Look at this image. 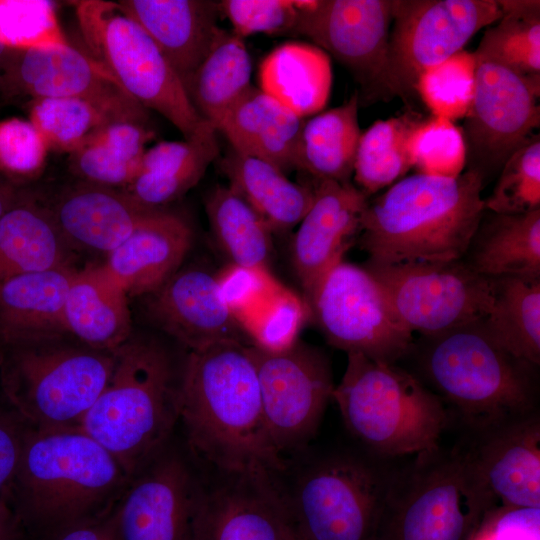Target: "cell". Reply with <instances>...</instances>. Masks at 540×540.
Here are the masks:
<instances>
[{"label": "cell", "mask_w": 540, "mask_h": 540, "mask_svg": "<svg viewBox=\"0 0 540 540\" xmlns=\"http://www.w3.org/2000/svg\"><path fill=\"white\" fill-rule=\"evenodd\" d=\"M192 239L181 215L153 209L101 265L127 296L152 294L179 270Z\"/></svg>", "instance_id": "cell-23"}, {"label": "cell", "mask_w": 540, "mask_h": 540, "mask_svg": "<svg viewBox=\"0 0 540 540\" xmlns=\"http://www.w3.org/2000/svg\"><path fill=\"white\" fill-rule=\"evenodd\" d=\"M363 267L412 334L439 335L483 319L491 306L493 278L477 273L463 259L395 264L367 260Z\"/></svg>", "instance_id": "cell-11"}, {"label": "cell", "mask_w": 540, "mask_h": 540, "mask_svg": "<svg viewBox=\"0 0 540 540\" xmlns=\"http://www.w3.org/2000/svg\"><path fill=\"white\" fill-rule=\"evenodd\" d=\"M130 479L80 428H30L7 497L22 527L53 539L111 514Z\"/></svg>", "instance_id": "cell-2"}, {"label": "cell", "mask_w": 540, "mask_h": 540, "mask_svg": "<svg viewBox=\"0 0 540 540\" xmlns=\"http://www.w3.org/2000/svg\"><path fill=\"white\" fill-rule=\"evenodd\" d=\"M221 172L271 232H285L300 223L314 200V188L292 182L275 165L233 149L220 160Z\"/></svg>", "instance_id": "cell-30"}, {"label": "cell", "mask_w": 540, "mask_h": 540, "mask_svg": "<svg viewBox=\"0 0 540 540\" xmlns=\"http://www.w3.org/2000/svg\"><path fill=\"white\" fill-rule=\"evenodd\" d=\"M409 151L417 173L455 178L466 167L463 132L453 121L442 117L421 121L410 137Z\"/></svg>", "instance_id": "cell-44"}, {"label": "cell", "mask_w": 540, "mask_h": 540, "mask_svg": "<svg viewBox=\"0 0 540 540\" xmlns=\"http://www.w3.org/2000/svg\"><path fill=\"white\" fill-rule=\"evenodd\" d=\"M484 529H476L469 540H539V509H518L502 506Z\"/></svg>", "instance_id": "cell-49"}, {"label": "cell", "mask_w": 540, "mask_h": 540, "mask_svg": "<svg viewBox=\"0 0 540 540\" xmlns=\"http://www.w3.org/2000/svg\"><path fill=\"white\" fill-rule=\"evenodd\" d=\"M120 8L160 48L184 87L221 29L219 6L210 0H121Z\"/></svg>", "instance_id": "cell-25"}, {"label": "cell", "mask_w": 540, "mask_h": 540, "mask_svg": "<svg viewBox=\"0 0 540 540\" xmlns=\"http://www.w3.org/2000/svg\"><path fill=\"white\" fill-rule=\"evenodd\" d=\"M68 247L50 209L20 194L0 218V285L22 274L68 265Z\"/></svg>", "instance_id": "cell-33"}, {"label": "cell", "mask_w": 540, "mask_h": 540, "mask_svg": "<svg viewBox=\"0 0 540 540\" xmlns=\"http://www.w3.org/2000/svg\"><path fill=\"white\" fill-rule=\"evenodd\" d=\"M259 89L304 119L327 104L332 86L329 55L314 44L290 41L261 62Z\"/></svg>", "instance_id": "cell-31"}, {"label": "cell", "mask_w": 540, "mask_h": 540, "mask_svg": "<svg viewBox=\"0 0 540 540\" xmlns=\"http://www.w3.org/2000/svg\"><path fill=\"white\" fill-rule=\"evenodd\" d=\"M268 309L248 325L245 332L253 337L252 345L269 350L284 349L296 341L295 335L303 321V306L297 298L280 291Z\"/></svg>", "instance_id": "cell-48"}, {"label": "cell", "mask_w": 540, "mask_h": 540, "mask_svg": "<svg viewBox=\"0 0 540 540\" xmlns=\"http://www.w3.org/2000/svg\"><path fill=\"white\" fill-rule=\"evenodd\" d=\"M64 97L86 99L115 121H147V110L89 54L70 44L11 49L0 72L2 100Z\"/></svg>", "instance_id": "cell-16"}, {"label": "cell", "mask_w": 540, "mask_h": 540, "mask_svg": "<svg viewBox=\"0 0 540 540\" xmlns=\"http://www.w3.org/2000/svg\"><path fill=\"white\" fill-rule=\"evenodd\" d=\"M48 150L43 136L29 120L0 121V173L6 178L36 175L44 167Z\"/></svg>", "instance_id": "cell-47"}, {"label": "cell", "mask_w": 540, "mask_h": 540, "mask_svg": "<svg viewBox=\"0 0 540 540\" xmlns=\"http://www.w3.org/2000/svg\"><path fill=\"white\" fill-rule=\"evenodd\" d=\"M153 136L141 123L110 122L70 153V169L81 181L126 188L138 175L145 144Z\"/></svg>", "instance_id": "cell-37"}, {"label": "cell", "mask_w": 540, "mask_h": 540, "mask_svg": "<svg viewBox=\"0 0 540 540\" xmlns=\"http://www.w3.org/2000/svg\"><path fill=\"white\" fill-rule=\"evenodd\" d=\"M492 278V302L483 318L487 330L511 354L539 366L540 276Z\"/></svg>", "instance_id": "cell-36"}, {"label": "cell", "mask_w": 540, "mask_h": 540, "mask_svg": "<svg viewBox=\"0 0 540 540\" xmlns=\"http://www.w3.org/2000/svg\"><path fill=\"white\" fill-rule=\"evenodd\" d=\"M0 42L15 50L69 44L48 0H0Z\"/></svg>", "instance_id": "cell-45"}, {"label": "cell", "mask_w": 540, "mask_h": 540, "mask_svg": "<svg viewBox=\"0 0 540 540\" xmlns=\"http://www.w3.org/2000/svg\"><path fill=\"white\" fill-rule=\"evenodd\" d=\"M70 264L16 276L0 285V344L66 337Z\"/></svg>", "instance_id": "cell-26"}, {"label": "cell", "mask_w": 540, "mask_h": 540, "mask_svg": "<svg viewBox=\"0 0 540 540\" xmlns=\"http://www.w3.org/2000/svg\"><path fill=\"white\" fill-rule=\"evenodd\" d=\"M359 93L340 106L304 121L297 148L296 169L317 182L350 183L361 136L358 122Z\"/></svg>", "instance_id": "cell-34"}, {"label": "cell", "mask_w": 540, "mask_h": 540, "mask_svg": "<svg viewBox=\"0 0 540 540\" xmlns=\"http://www.w3.org/2000/svg\"><path fill=\"white\" fill-rule=\"evenodd\" d=\"M502 11L473 52L476 61H490L519 75H540V1L497 0Z\"/></svg>", "instance_id": "cell-40"}, {"label": "cell", "mask_w": 540, "mask_h": 540, "mask_svg": "<svg viewBox=\"0 0 540 540\" xmlns=\"http://www.w3.org/2000/svg\"><path fill=\"white\" fill-rule=\"evenodd\" d=\"M20 193L11 180L0 173V218L18 200Z\"/></svg>", "instance_id": "cell-53"}, {"label": "cell", "mask_w": 540, "mask_h": 540, "mask_svg": "<svg viewBox=\"0 0 540 540\" xmlns=\"http://www.w3.org/2000/svg\"><path fill=\"white\" fill-rule=\"evenodd\" d=\"M501 16L497 0H392L388 95L407 102L422 72L463 50Z\"/></svg>", "instance_id": "cell-12"}, {"label": "cell", "mask_w": 540, "mask_h": 540, "mask_svg": "<svg viewBox=\"0 0 540 540\" xmlns=\"http://www.w3.org/2000/svg\"><path fill=\"white\" fill-rule=\"evenodd\" d=\"M283 540H304L290 526L289 522Z\"/></svg>", "instance_id": "cell-54"}, {"label": "cell", "mask_w": 540, "mask_h": 540, "mask_svg": "<svg viewBox=\"0 0 540 540\" xmlns=\"http://www.w3.org/2000/svg\"><path fill=\"white\" fill-rule=\"evenodd\" d=\"M216 132L208 123L189 139L162 141L147 149L138 175L124 190L148 208L179 199L219 156Z\"/></svg>", "instance_id": "cell-29"}, {"label": "cell", "mask_w": 540, "mask_h": 540, "mask_svg": "<svg viewBox=\"0 0 540 540\" xmlns=\"http://www.w3.org/2000/svg\"><path fill=\"white\" fill-rule=\"evenodd\" d=\"M421 123L415 113L375 121L361 132L353 179L367 197L393 185L412 168L410 137Z\"/></svg>", "instance_id": "cell-39"}, {"label": "cell", "mask_w": 540, "mask_h": 540, "mask_svg": "<svg viewBox=\"0 0 540 540\" xmlns=\"http://www.w3.org/2000/svg\"><path fill=\"white\" fill-rule=\"evenodd\" d=\"M363 452L308 459L280 483L292 529L304 540H374L397 465Z\"/></svg>", "instance_id": "cell-9"}, {"label": "cell", "mask_w": 540, "mask_h": 540, "mask_svg": "<svg viewBox=\"0 0 540 540\" xmlns=\"http://www.w3.org/2000/svg\"><path fill=\"white\" fill-rule=\"evenodd\" d=\"M150 295L151 320L190 351L223 341L243 343V328L219 278L209 271L179 269Z\"/></svg>", "instance_id": "cell-21"}, {"label": "cell", "mask_w": 540, "mask_h": 540, "mask_svg": "<svg viewBox=\"0 0 540 540\" xmlns=\"http://www.w3.org/2000/svg\"><path fill=\"white\" fill-rule=\"evenodd\" d=\"M30 428L12 408H0V496L12 484Z\"/></svg>", "instance_id": "cell-50"}, {"label": "cell", "mask_w": 540, "mask_h": 540, "mask_svg": "<svg viewBox=\"0 0 540 540\" xmlns=\"http://www.w3.org/2000/svg\"><path fill=\"white\" fill-rule=\"evenodd\" d=\"M462 259L487 277L540 276V209L522 214L485 210Z\"/></svg>", "instance_id": "cell-32"}, {"label": "cell", "mask_w": 540, "mask_h": 540, "mask_svg": "<svg viewBox=\"0 0 540 540\" xmlns=\"http://www.w3.org/2000/svg\"><path fill=\"white\" fill-rule=\"evenodd\" d=\"M493 507L465 448L439 447L397 465L374 540H469Z\"/></svg>", "instance_id": "cell-7"}, {"label": "cell", "mask_w": 540, "mask_h": 540, "mask_svg": "<svg viewBox=\"0 0 540 540\" xmlns=\"http://www.w3.org/2000/svg\"><path fill=\"white\" fill-rule=\"evenodd\" d=\"M297 34L344 65L366 99L388 95L386 69L392 0H295ZM389 96V95H388Z\"/></svg>", "instance_id": "cell-17"}, {"label": "cell", "mask_w": 540, "mask_h": 540, "mask_svg": "<svg viewBox=\"0 0 540 540\" xmlns=\"http://www.w3.org/2000/svg\"><path fill=\"white\" fill-rule=\"evenodd\" d=\"M483 186L468 169L455 178L404 177L368 202L359 245L375 263L462 259L485 212Z\"/></svg>", "instance_id": "cell-3"}, {"label": "cell", "mask_w": 540, "mask_h": 540, "mask_svg": "<svg viewBox=\"0 0 540 540\" xmlns=\"http://www.w3.org/2000/svg\"><path fill=\"white\" fill-rule=\"evenodd\" d=\"M428 339L425 374L471 431L538 410V366L507 351L483 319Z\"/></svg>", "instance_id": "cell-5"}, {"label": "cell", "mask_w": 540, "mask_h": 540, "mask_svg": "<svg viewBox=\"0 0 540 540\" xmlns=\"http://www.w3.org/2000/svg\"><path fill=\"white\" fill-rule=\"evenodd\" d=\"M127 297L101 264L77 270L64 305L67 335L93 349H117L132 336Z\"/></svg>", "instance_id": "cell-28"}, {"label": "cell", "mask_w": 540, "mask_h": 540, "mask_svg": "<svg viewBox=\"0 0 540 540\" xmlns=\"http://www.w3.org/2000/svg\"><path fill=\"white\" fill-rule=\"evenodd\" d=\"M180 373L154 339L131 336L114 350L111 375L79 428L131 478L170 443L180 419Z\"/></svg>", "instance_id": "cell-4"}, {"label": "cell", "mask_w": 540, "mask_h": 540, "mask_svg": "<svg viewBox=\"0 0 540 540\" xmlns=\"http://www.w3.org/2000/svg\"><path fill=\"white\" fill-rule=\"evenodd\" d=\"M304 119L252 86L226 113L216 130L234 151L267 161L285 174L296 169Z\"/></svg>", "instance_id": "cell-27"}, {"label": "cell", "mask_w": 540, "mask_h": 540, "mask_svg": "<svg viewBox=\"0 0 540 540\" xmlns=\"http://www.w3.org/2000/svg\"><path fill=\"white\" fill-rule=\"evenodd\" d=\"M215 472L200 483L192 540H283L288 518L278 478Z\"/></svg>", "instance_id": "cell-19"}, {"label": "cell", "mask_w": 540, "mask_h": 540, "mask_svg": "<svg viewBox=\"0 0 540 540\" xmlns=\"http://www.w3.org/2000/svg\"><path fill=\"white\" fill-rule=\"evenodd\" d=\"M463 446L494 503L540 509L539 411L473 431Z\"/></svg>", "instance_id": "cell-20"}, {"label": "cell", "mask_w": 540, "mask_h": 540, "mask_svg": "<svg viewBox=\"0 0 540 540\" xmlns=\"http://www.w3.org/2000/svg\"><path fill=\"white\" fill-rule=\"evenodd\" d=\"M114 350L66 337L0 344V381L10 407L33 429L79 428L104 389Z\"/></svg>", "instance_id": "cell-8"}, {"label": "cell", "mask_w": 540, "mask_h": 540, "mask_svg": "<svg viewBox=\"0 0 540 540\" xmlns=\"http://www.w3.org/2000/svg\"><path fill=\"white\" fill-rule=\"evenodd\" d=\"M256 368L271 439L282 456L301 453L315 436L334 383L319 348L295 341L280 350L247 345Z\"/></svg>", "instance_id": "cell-14"}, {"label": "cell", "mask_w": 540, "mask_h": 540, "mask_svg": "<svg viewBox=\"0 0 540 540\" xmlns=\"http://www.w3.org/2000/svg\"><path fill=\"white\" fill-rule=\"evenodd\" d=\"M486 211L522 214L540 209V137L534 134L504 163Z\"/></svg>", "instance_id": "cell-43"}, {"label": "cell", "mask_w": 540, "mask_h": 540, "mask_svg": "<svg viewBox=\"0 0 540 540\" xmlns=\"http://www.w3.org/2000/svg\"><path fill=\"white\" fill-rule=\"evenodd\" d=\"M28 110L29 121L41 133L49 149L69 153L115 121L95 104L76 97L31 100Z\"/></svg>", "instance_id": "cell-41"}, {"label": "cell", "mask_w": 540, "mask_h": 540, "mask_svg": "<svg viewBox=\"0 0 540 540\" xmlns=\"http://www.w3.org/2000/svg\"><path fill=\"white\" fill-rule=\"evenodd\" d=\"M332 399L349 433L376 457L394 460L440 447L449 414L440 396L396 364L347 353Z\"/></svg>", "instance_id": "cell-6"}, {"label": "cell", "mask_w": 540, "mask_h": 540, "mask_svg": "<svg viewBox=\"0 0 540 540\" xmlns=\"http://www.w3.org/2000/svg\"><path fill=\"white\" fill-rule=\"evenodd\" d=\"M11 49L6 47L5 45H3L1 42H0V72L3 68V65L10 53Z\"/></svg>", "instance_id": "cell-55"}, {"label": "cell", "mask_w": 540, "mask_h": 540, "mask_svg": "<svg viewBox=\"0 0 540 540\" xmlns=\"http://www.w3.org/2000/svg\"><path fill=\"white\" fill-rule=\"evenodd\" d=\"M211 231L234 266L265 272L272 254L271 230L229 186L218 185L205 199Z\"/></svg>", "instance_id": "cell-38"}, {"label": "cell", "mask_w": 540, "mask_h": 540, "mask_svg": "<svg viewBox=\"0 0 540 540\" xmlns=\"http://www.w3.org/2000/svg\"><path fill=\"white\" fill-rule=\"evenodd\" d=\"M201 480L170 443L127 485L113 514L119 540H192Z\"/></svg>", "instance_id": "cell-18"}, {"label": "cell", "mask_w": 540, "mask_h": 540, "mask_svg": "<svg viewBox=\"0 0 540 540\" xmlns=\"http://www.w3.org/2000/svg\"><path fill=\"white\" fill-rule=\"evenodd\" d=\"M475 75V56L463 49L422 72L415 91L432 116L454 122L465 118L471 108Z\"/></svg>", "instance_id": "cell-42"}, {"label": "cell", "mask_w": 540, "mask_h": 540, "mask_svg": "<svg viewBox=\"0 0 540 540\" xmlns=\"http://www.w3.org/2000/svg\"><path fill=\"white\" fill-rule=\"evenodd\" d=\"M540 75L522 76L490 61H476L475 91L465 117L466 166L485 180L540 125Z\"/></svg>", "instance_id": "cell-15"}, {"label": "cell", "mask_w": 540, "mask_h": 540, "mask_svg": "<svg viewBox=\"0 0 540 540\" xmlns=\"http://www.w3.org/2000/svg\"><path fill=\"white\" fill-rule=\"evenodd\" d=\"M252 64L244 39L220 29L185 89L200 115L215 129L251 85Z\"/></svg>", "instance_id": "cell-35"}, {"label": "cell", "mask_w": 540, "mask_h": 540, "mask_svg": "<svg viewBox=\"0 0 540 540\" xmlns=\"http://www.w3.org/2000/svg\"><path fill=\"white\" fill-rule=\"evenodd\" d=\"M22 525L7 494L0 496V540H20Z\"/></svg>", "instance_id": "cell-52"}, {"label": "cell", "mask_w": 540, "mask_h": 540, "mask_svg": "<svg viewBox=\"0 0 540 540\" xmlns=\"http://www.w3.org/2000/svg\"><path fill=\"white\" fill-rule=\"evenodd\" d=\"M218 6L232 32L243 39L256 33L297 34L300 10L295 0H222Z\"/></svg>", "instance_id": "cell-46"}, {"label": "cell", "mask_w": 540, "mask_h": 540, "mask_svg": "<svg viewBox=\"0 0 540 540\" xmlns=\"http://www.w3.org/2000/svg\"><path fill=\"white\" fill-rule=\"evenodd\" d=\"M314 200L299 223L291 257L305 297L338 263L361 232L368 197L354 184L324 180L314 188Z\"/></svg>", "instance_id": "cell-22"}, {"label": "cell", "mask_w": 540, "mask_h": 540, "mask_svg": "<svg viewBox=\"0 0 540 540\" xmlns=\"http://www.w3.org/2000/svg\"><path fill=\"white\" fill-rule=\"evenodd\" d=\"M76 16L89 55L142 107L165 117L184 139L208 124L160 48L117 2H77Z\"/></svg>", "instance_id": "cell-10"}, {"label": "cell", "mask_w": 540, "mask_h": 540, "mask_svg": "<svg viewBox=\"0 0 540 540\" xmlns=\"http://www.w3.org/2000/svg\"><path fill=\"white\" fill-rule=\"evenodd\" d=\"M53 540H119L114 514L69 527Z\"/></svg>", "instance_id": "cell-51"}, {"label": "cell", "mask_w": 540, "mask_h": 540, "mask_svg": "<svg viewBox=\"0 0 540 540\" xmlns=\"http://www.w3.org/2000/svg\"><path fill=\"white\" fill-rule=\"evenodd\" d=\"M328 343L376 361L396 364L412 347L377 280L363 267L341 261L306 298Z\"/></svg>", "instance_id": "cell-13"}, {"label": "cell", "mask_w": 540, "mask_h": 540, "mask_svg": "<svg viewBox=\"0 0 540 540\" xmlns=\"http://www.w3.org/2000/svg\"><path fill=\"white\" fill-rule=\"evenodd\" d=\"M49 209L68 246L108 255L157 208L141 205L125 190L80 180Z\"/></svg>", "instance_id": "cell-24"}, {"label": "cell", "mask_w": 540, "mask_h": 540, "mask_svg": "<svg viewBox=\"0 0 540 540\" xmlns=\"http://www.w3.org/2000/svg\"><path fill=\"white\" fill-rule=\"evenodd\" d=\"M190 451L225 473L284 475L247 345L223 341L190 351L181 366L180 419Z\"/></svg>", "instance_id": "cell-1"}]
</instances>
